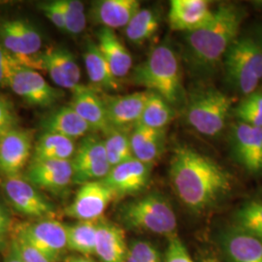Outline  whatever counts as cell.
<instances>
[{
  "label": "cell",
  "instance_id": "cell-1",
  "mask_svg": "<svg viewBox=\"0 0 262 262\" xmlns=\"http://www.w3.org/2000/svg\"><path fill=\"white\" fill-rule=\"evenodd\" d=\"M169 175L176 194L193 212H203L226 196L233 178L215 160L186 145H180L170 161Z\"/></svg>",
  "mask_w": 262,
  "mask_h": 262
},
{
  "label": "cell",
  "instance_id": "cell-2",
  "mask_svg": "<svg viewBox=\"0 0 262 262\" xmlns=\"http://www.w3.org/2000/svg\"><path fill=\"white\" fill-rule=\"evenodd\" d=\"M241 5L225 2L215 10L213 19L198 30L186 33L183 60L188 71L195 77L210 75L241 32L246 18Z\"/></svg>",
  "mask_w": 262,
  "mask_h": 262
},
{
  "label": "cell",
  "instance_id": "cell-3",
  "mask_svg": "<svg viewBox=\"0 0 262 262\" xmlns=\"http://www.w3.org/2000/svg\"><path fill=\"white\" fill-rule=\"evenodd\" d=\"M131 80L136 85L161 96L176 110L185 107L187 95L181 58L167 43L155 48L147 58L133 69Z\"/></svg>",
  "mask_w": 262,
  "mask_h": 262
},
{
  "label": "cell",
  "instance_id": "cell-4",
  "mask_svg": "<svg viewBox=\"0 0 262 262\" xmlns=\"http://www.w3.org/2000/svg\"><path fill=\"white\" fill-rule=\"evenodd\" d=\"M225 80L236 93L246 96L262 81V27L255 26L240 34L225 53Z\"/></svg>",
  "mask_w": 262,
  "mask_h": 262
},
{
  "label": "cell",
  "instance_id": "cell-5",
  "mask_svg": "<svg viewBox=\"0 0 262 262\" xmlns=\"http://www.w3.org/2000/svg\"><path fill=\"white\" fill-rule=\"evenodd\" d=\"M232 110L233 98L213 85H206L194 89L187 96L185 117L194 130L215 137L225 130Z\"/></svg>",
  "mask_w": 262,
  "mask_h": 262
},
{
  "label": "cell",
  "instance_id": "cell-6",
  "mask_svg": "<svg viewBox=\"0 0 262 262\" xmlns=\"http://www.w3.org/2000/svg\"><path fill=\"white\" fill-rule=\"evenodd\" d=\"M120 217L127 227L167 237L177 236V219L168 200L150 193L122 205Z\"/></svg>",
  "mask_w": 262,
  "mask_h": 262
},
{
  "label": "cell",
  "instance_id": "cell-7",
  "mask_svg": "<svg viewBox=\"0 0 262 262\" xmlns=\"http://www.w3.org/2000/svg\"><path fill=\"white\" fill-rule=\"evenodd\" d=\"M0 44L16 56L21 66L44 71L41 55L43 41L37 28L25 19L0 21Z\"/></svg>",
  "mask_w": 262,
  "mask_h": 262
},
{
  "label": "cell",
  "instance_id": "cell-8",
  "mask_svg": "<svg viewBox=\"0 0 262 262\" xmlns=\"http://www.w3.org/2000/svg\"><path fill=\"white\" fill-rule=\"evenodd\" d=\"M66 225L51 217L20 224L13 231L24 237L49 259L58 262L68 250Z\"/></svg>",
  "mask_w": 262,
  "mask_h": 262
},
{
  "label": "cell",
  "instance_id": "cell-9",
  "mask_svg": "<svg viewBox=\"0 0 262 262\" xmlns=\"http://www.w3.org/2000/svg\"><path fill=\"white\" fill-rule=\"evenodd\" d=\"M71 161L74 173L73 183L81 186L90 182L102 181L112 168L107 159L104 139L95 134L84 136L77 146Z\"/></svg>",
  "mask_w": 262,
  "mask_h": 262
},
{
  "label": "cell",
  "instance_id": "cell-10",
  "mask_svg": "<svg viewBox=\"0 0 262 262\" xmlns=\"http://www.w3.org/2000/svg\"><path fill=\"white\" fill-rule=\"evenodd\" d=\"M2 187L10 205L19 214L40 220L55 215L54 205L27 179L19 175L7 177Z\"/></svg>",
  "mask_w": 262,
  "mask_h": 262
},
{
  "label": "cell",
  "instance_id": "cell-11",
  "mask_svg": "<svg viewBox=\"0 0 262 262\" xmlns=\"http://www.w3.org/2000/svg\"><path fill=\"white\" fill-rule=\"evenodd\" d=\"M9 88L26 103L35 107L48 108L57 103L64 93L49 84L40 72L20 67L10 81Z\"/></svg>",
  "mask_w": 262,
  "mask_h": 262
},
{
  "label": "cell",
  "instance_id": "cell-12",
  "mask_svg": "<svg viewBox=\"0 0 262 262\" xmlns=\"http://www.w3.org/2000/svg\"><path fill=\"white\" fill-rule=\"evenodd\" d=\"M116 193L103 181H94L82 185L72 203L66 209V215L78 222H96L101 220Z\"/></svg>",
  "mask_w": 262,
  "mask_h": 262
},
{
  "label": "cell",
  "instance_id": "cell-13",
  "mask_svg": "<svg viewBox=\"0 0 262 262\" xmlns=\"http://www.w3.org/2000/svg\"><path fill=\"white\" fill-rule=\"evenodd\" d=\"M229 147L235 161L246 171L262 173V127L235 122L229 132Z\"/></svg>",
  "mask_w": 262,
  "mask_h": 262
},
{
  "label": "cell",
  "instance_id": "cell-14",
  "mask_svg": "<svg viewBox=\"0 0 262 262\" xmlns=\"http://www.w3.org/2000/svg\"><path fill=\"white\" fill-rule=\"evenodd\" d=\"M32 150V136L15 127L0 135V172L7 178L18 176L26 167Z\"/></svg>",
  "mask_w": 262,
  "mask_h": 262
},
{
  "label": "cell",
  "instance_id": "cell-15",
  "mask_svg": "<svg viewBox=\"0 0 262 262\" xmlns=\"http://www.w3.org/2000/svg\"><path fill=\"white\" fill-rule=\"evenodd\" d=\"M150 92L106 96L103 98L111 129L128 131L139 122Z\"/></svg>",
  "mask_w": 262,
  "mask_h": 262
},
{
  "label": "cell",
  "instance_id": "cell-16",
  "mask_svg": "<svg viewBox=\"0 0 262 262\" xmlns=\"http://www.w3.org/2000/svg\"><path fill=\"white\" fill-rule=\"evenodd\" d=\"M152 164L133 159L110 170L102 180L112 189L117 197L136 194L148 186Z\"/></svg>",
  "mask_w": 262,
  "mask_h": 262
},
{
  "label": "cell",
  "instance_id": "cell-17",
  "mask_svg": "<svg viewBox=\"0 0 262 262\" xmlns=\"http://www.w3.org/2000/svg\"><path fill=\"white\" fill-rule=\"evenodd\" d=\"M215 15L207 0H172L168 12L169 27L174 31L189 33L208 25Z\"/></svg>",
  "mask_w": 262,
  "mask_h": 262
},
{
  "label": "cell",
  "instance_id": "cell-18",
  "mask_svg": "<svg viewBox=\"0 0 262 262\" xmlns=\"http://www.w3.org/2000/svg\"><path fill=\"white\" fill-rule=\"evenodd\" d=\"M71 160H33L26 173L32 185L50 191H62L73 183Z\"/></svg>",
  "mask_w": 262,
  "mask_h": 262
},
{
  "label": "cell",
  "instance_id": "cell-19",
  "mask_svg": "<svg viewBox=\"0 0 262 262\" xmlns=\"http://www.w3.org/2000/svg\"><path fill=\"white\" fill-rule=\"evenodd\" d=\"M41 60L44 71L59 89L71 92L80 85L81 70L74 55L64 47H55L43 52Z\"/></svg>",
  "mask_w": 262,
  "mask_h": 262
},
{
  "label": "cell",
  "instance_id": "cell-20",
  "mask_svg": "<svg viewBox=\"0 0 262 262\" xmlns=\"http://www.w3.org/2000/svg\"><path fill=\"white\" fill-rule=\"evenodd\" d=\"M69 106L90 125L92 130L104 134L111 130L103 98L93 88L84 84L78 85L72 91Z\"/></svg>",
  "mask_w": 262,
  "mask_h": 262
},
{
  "label": "cell",
  "instance_id": "cell-21",
  "mask_svg": "<svg viewBox=\"0 0 262 262\" xmlns=\"http://www.w3.org/2000/svg\"><path fill=\"white\" fill-rule=\"evenodd\" d=\"M140 9L138 0H99L92 4L90 12L95 24L115 30L125 28Z\"/></svg>",
  "mask_w": 262,
  "mask_h": 262
},
{
  "label": "cell",
  "instance_id": "cell-22",
  "mask_svg": "<svg viewBox=\"0 0 262 262\" xmlns=\"http://www.w3.org/2000/svg\"><path fill=\"white\" fill-rule=\"evenodd\" d=\"M128 247L120 225L99 220L94 254L100 262H125Z\"/></svg>",
  "mask_w": 262,
  "mask_h": 262
},
{
  "label": "cell",
  "instance_id": "cell-23",
  "mask_svg": "<svg viewBox=\"0 0 262 262\" xmlns=\"http://www.w3.org/2000/svg\"><path fill=\"white\" fill-rule=\"evenodd\" d=\"M96 36L97 46L114 76L119 80L127 75L132 68V56L116 32L110 28H101Z\"/></svg>",
  "mask_w": 262,
  "mask_h": 262
},
{
  "label": "cell",
  "instance_id": "cell-24",
  "mask_svg": "<svg viewBox=\"0 0 262 262\" xmlns=\"http://www.w3.org/2000/svg\"><path fill=\"white\" fill-rule=\"evenodd\" d=\"M130 144L134 159L154 165L164 151L166 128L155 129L138 123L131 131Z\"/></svg>",
  "mask_w": 262,
  "mask_h": 262
},
{
  "label": "cell",
  "instance_id": "cell-25",
  "mask_svg": "<svg viewBox=\"0 0 262 262\" xmlns=\"http://www.w3.org/2000/svg\"><path fill=\"white\" fill-rule=\"evenodd\" d=\"M44 132L56 133L76 140L92 132L90 125L70 106L56 108L42 120Z\"/></svg>",
  "mask_w": 262,
  "mask_h": 262
},
{
  "label": "cell",
  "instance_id": "cell-26",
  "mask_svg": "<svg viewBox=\"0 0 262 262\" xmlns=\"http://www.w3.org/2000/svg\"><path fill=\"white\" fill-rule=\"evenodd\" d=\"M223 247L231 262H262V241L240 228L224 236Z\"/></svg>",
  "mask_w": 262,
  "mask_h": 262
},
{
  "label": "cell",
  "instance_id": "cell-27",
  "mask_svg": "<svg viewBox=\"0 0 262 262\" xmlns=\"http://www.w3.org/2000/svg\"><path fill=\"white\" fill-rule=\"evenodd\" d=\"M83 56L86 73L92 84L105 91H116L119 89V80L113 74L97 43L93 41L88 42Z\"/></svg>",
  "mask_w": 262,
  "mask_h": 262
},
{
  "label": "cell",
  "instance_id": "cell-28",
  "mask_svg": "<svg viewBox=\"0 0 262 262\" xmlns=\"http://www.w3.org/2000/svg\"><path fill=\"white\" fill-rule=\"evenodd\" d=\"M161 15L158 9L141 8L124 28L125 36L134 45H142L155 37L160 28Z\"/></svg>",
  "mask_w": 262,
  "mask_h": 262
},
{
  "label": "cell",
  "instance_id": "cell-29",
  "mask_svg": "<svg viewBox=\"0 0 262 262\" xmlns=\"http://www.w3.org/2000/svg\"><path fill=\"white\" fill-rule=\"evenodd\" d=\"M76 149L75 140L44 132L35 145L33 160H71Z\"/></svg>",
  "mask_w": 262,
  "mask_h": 262
},
{
  "label": "cell",
  "instance_id": "cell-30",
  "mask_svg": "<svg viewBox=\"0 0 262 262\" xmlns=\"http://www.w3.org/2000/svg\"><path fill=\"white\" fill-rule=\"evenodd\" d=\"M98 222H78L66 225L68 250L86 256L94 254Z\"/></svg>",
  "mask_w": 262,
  "mask_h": 262
},
{
  "label": "cell",
  "instance_id": "cell-31",
  "mask_svg": "<svg viewBox=\"0 0 262 262\" xmlns=\"http://www.w3.org/2000/svg\"><path fill=\"white\" fill-rule=\"evenodd\" d=\"M176 109L157 94L150 93L139 124L155 129H165L176 117Z\"/></svg>",
  "mask_w": 262,
  "mask_h": 262
},
{
  "label": "cell",
  "instance_id": "cell-32",
  "mask_svg": "<svg viewBox=\"0 0 262 262\" xmlns=\"http://www.w3.org/2000/svg\"><path fill=\"white\" fill-rule=\"evenodd\" d=\"M105 135L104 147L111 167L134 159L128 131L111 129Z\"/></svg>",
  "mask_w": 262,
  "mask_h": 262
},
{
  "label": "cell",
  "instance_id": "cell-33",
  "mask_svg": "<svg viewBox=\"0 0 262 262\" xmlns=\"http://www.w3.org/2000/svg\"><path fill=\"white\" fill-rule=\"evenodd\" d=\"M232 113L238 122L262 127V89L244 96L233 108Z\"/></svg>",
  "mask_w": 262,
  "mask_h": 262
},
{
  "label": "cell",
  "instance_id": "cell-34",
  "mask_svg": "<svg viewBox=\"0 0 262 262\" xmlns=\"http://www.w3.org/2000/svg\"><path fill=\"white\" fill-rule=\"evenodd\" d=\"M238 228L262 241V202L249 201L236 213Z\"/></svg>",
  "mask_w": 262,
  "mask_h": 262
},
{
  "label": "cell",
  "instance_id": "cell-35",
  "mask_svg": "<svg viewBox=\"0 0 262 262\" xmlns=\"http://www.w3.org/2000/svg\"><path fill=\"white\" fill-rule=\"evenodd\" d=\"M66 20V32L71 35L81 34L86 26L83 2L78 0H56Z\"/></svg>",
  "mask_w": 262,
  "mask_h": 262
},
{
  "label": "cell",
  "instance_id": "cell-36",
  "mask_svg": "<svg viewBox=\"0 0 262 262\" xmlns=\"http://www.w3.org/2000/svg\"><path fill=\"white\" fill-rule=\"evenodd\" d=\"M11 246L19 255L21 262H53L45 254L28 243L24 237L14 231Z\"/></svg>",
  "mask_w": 262,
  "mask_h": 262
},
{
  "label": "cell",
  "instance_id": "cell-37",
  "mask_svg": "<svg viewBox=\"0 0 262 262\" xmlns=\"http://www.w3.org/2000/svg\"><path fill=\"white\" fill-rule=\"evenodd\" d=\"M24 67L19 59L0 44V88H9L14 74Z\"/></svg>",
  "mask_w": 262,
  "mask_h": 262
},
{
  "label": "cell",
  "instance_id": "cell-38",
  "mask_svg": "<svg viewBox=\"0 0 262 262\" xmlns=\"http://www.w3.org/2000/svg\"><path fill=\"white\" fill-rule=\"evenodd\" d=\"M128 249L140 262H162L159 251L149 242L134 241Z\"/></svg>",
  "mask_w": 262,
  "mask_h": 262
},
{
  "label": "cell",
  "instance_id": "cell-39",
  "mask_svg": "<svg viewBox=\"0 0 262 262\" xmlns=\"http://www.w3.org/2000/svg\"><path fill=\"white\" fill-rule=\"evenodd\" d=\"M18 122L15 109L9 100L0 96V135L16 127Z\"/></svg>",
  "mask_w": 262,
  "mask_h": 262
},
{
  "label": "cell",
  "instance_id": "cell-40",
  "mask_svg": "<svg viewBox=\"0 0 262 262\" xmlns=\"http://www.w3.org/2000/svg\"><path fill=\"white\" fill-rule=\"evenodd\" d=\"M165 262H193L187 248L177 236L170 238Z\"/></svg>",
  "mask_w": 262,
  "mask_h": 262
},
{
  "label": "cell",
  "instance_id": "cell-41",
  "mask_svg": "<svg viewBox=\"0 0 262 262\" xmlns=\"http://www.w3.org/2000/svg\"><path fill=\"white\" fill-rule=\"evenodd\" d=\"M39 8L56 28L66 32L64 17H63V14L59 8L56 0L40 3Z\"/></svg>",
  "mask_w": 262,
  "mask_h": 262
},
{
  "label": "cell",
  "instance_id": "cell-42",
  "mask_svg": "<svg viewBox=\"0 0 262 262\" xmlns=\"http://www.w3.org/2000/svg\"><path fill=\"white\" fill-rule=\"evenodd\" d=\"M12 221L7 209L0 203V247L4 245L6 238L11 231Z\"/></svg>",
  "mask_w": 262,
  "mask_h": 262
},
{
  "label": "cell",
  "instance_id": "cell-43",
  "mask_svg": "<svg viewBox=\"0 0 262 262\" xmlns=\"http://www.w3.org/2000/svg\"><path fill=\"white\" fill-rule=\"evenodd\" d=\"M66 262H96L93 259L91 256H86V255H72L69 256L68 258H66Z\"/></svg>",
  "mask_w": 262,
  "mask_h": 262
},
{
  "label": "cell",
  "instance_id": "cell-44",
  "mask_svg": "<svg viewBox=\"0 0 262 262\" xmlns=\"http://www.w3.org/2000/svg\"><path fill=\"white\" fill-rule=\"evenodd\" d=\"M4 262H21L19 255L17 254L16 251L14 250V248L12 246H10L9 252L7 253V255L4 259Z\"/></svg>",
  "mask_w": 262,
  "mask_h": 262
},
{
  "label": "cell",
  "instance_id": "cell-45",
  "mask_svg": "<svg viewBox=\"0 0 262 262\" xmlns=\"http://www.w3.org/2000/svg\"><path fill=\"white\" fill-rule=\"evenodd\" d=\"M250 3L254 9L262 13V0H252Z\"/></svg>",
  "mask_w": 262,
  "mask_h": 262
},
{
  "label": "cell",
  "instance_id": "cell-46",
  "mask_svg": "<svg viewBox=\"0 0 262 262\" xmlns=\"http://www.w3.org/2000/svg\"><path fill=\"white\" fill-rule=\"evenodd\" d=\"M125 262H140L132 253L129 252V249H128V253H127V256H126V259Z\"/></svg>",
  "mask_w": 262,
  "mask_h": 262
}]
</instances>
